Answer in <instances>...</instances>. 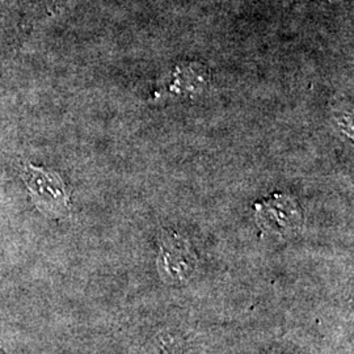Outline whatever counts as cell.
I'll return each instance as SVG.
<instances>
[{"label": "cell", "mask_w": 354, "mask_h": 354, "mask_svg": "<svg viewBox=\"0 0 354 354\" xmlns=\"http://www.w3.org/2000/svg\"><path fill=\"white\" fill-rule=\"evenodd\" d=\"M21 177L30 193L32 201L48 216H62L68 210V194L64 180L55 172L23 163Z\"/></svg>", "instance_id": "6da1fadb"}, {"label": "cell", "mask_w": 354, "mask_h": 354, "mask_svg": "<svg viewBox=\"0 0 354 354\" xmlns=\"http://www.w3.org/2000/svg\"><path fill=\"white\" fill-rule=\"evenodd\" d=\"M196 257L189 245L174 232L165 236L159 254V272L169 282H181L194 270Z\"/></svg>", "instance_id": "7a4b0ae2"}, {"label": "cell", "mask_w": 354, "mask_h": 354, "mask_svg": "<svg viewBox=\"0 0 354 354\" xmlns=\"http://www.w3.org/2000/svg\"><path fill=\"white\" fill-rule=\"evenodd\" d=\"M257 213H263L264 226L279 232L295 230L299 225L301 214L298 206L290 198L283 196H274L263 203H257Z\"/></svg>", "instance_id": "3957f363"}]
</instances>
